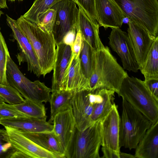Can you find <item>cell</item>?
I'll list each match as a JSON object with an SVG mask.
<instances>
[{"label":"cell","mask_w":158,"mask_h":158,"mask_svg":"<svg viewBox=\"0 0 158 158\" xmlns=\"http://www.w3.org/2000/svg\"><path fill=\"white\" fill-rule=\"evenodd\" d=\"M95 6L96 20L99 27L105 29L121 27L126 17L113 0H95Z\"/></svg>","instance_id":"16"},{"label":"cell","mask_w":158,"mask_h":158,"mask_svg":"<svg viewBox=\"0 0 158 158\" xmlns=\"http://www.w3.org/2000/svg\"><path fill=\"white\" fill-rule=\"evenodd\" d=\"M135 149L136 158H158V121L147 130Z\"/></svg>","instance_id":"20"},{"label":"cell","mask_w":158,"mask_h":158,"mask_svg":"<svg viewBox=\"0 0 158 158\" xmlns=\"http://www.w3.org/2000/svg\"><path fill=\"white\" fill-rule=\"evenodd\" d=\"M78 9V27L82 39L97 50L104 46L99 37V25L92 22L80 7Z\"/></svg>","instance_id":"21"},{"label":"cell","mask_w":158,"mask_h":158,"mask_svg":"<svg viewBox=\"0 0 158 158\" xmlns=\"http://www.w3.org/2000/svg\"><path fill=\"white\" fill-rule=\"evenodd\" d=\"M12 150L5 129L0 131V158H9Z\"/></svg>","instance_id":"34"},{"label":"cell","mask_w":158,"mask_h":158,"mask_svg":"<svg viewBox=\"0 0 158 158\" xmlns=\"http://www.w3.org/2000/svg\"><path fill=\"white\" fill-rule=\"evenodd\" d=\"M77 33V28L69 32L64 36L62 43L72 47L75 41Z\"/></svg>","instance_id":"37"},{"label":"cell","mask_w":158,"mask_h":158,"mask_svg":"<svg viewBox=\"0 0 158 158\" xmlns=\"http://www.w3.org/2000/svg\"><path fill=\"white\" fill-rule=\"evenodd\" d=\"M6 16L7 23L12 30L13 36L20 51L17 57L19 64L22 61L26 62L27 70L37 77H40L41 72L38 58L30 42L20 30L16 20L7 15Z\"/></svg>","instance_id":"13"},{"label":"cell","mask_w":158,"mask_h":158,"mask_svg":"<svg viewBox=\"0 0 158 158\" xmlns=\"http://www.w3.org/2000/svg\"><path fill=\"white\" fill-rule=\"evenodd\" d=\"M5 102L4 100L0 96V104Z\"/></svg>","instance_id":"40"},{"label":"cell","mask_w":158,"mask_h":158,"mask_svg":"<svg viewBox=\"0 0 158 158\" xmlns=\"http://www.w3.org/2000/svg\"><path fill=\"white\" fill-rule=\"evenodd\" d=\"M10 56L7 45L1 31L0 28V83L9 85L6 77V67Z\"/></svg>","instance_id":"29"},{"label":"cell","mask_w":158,"mask_h":158,"mask_svg":"<svg viewBox=\"0 0 158 158\" xmlns=\"http://www.w3.org/2000/svg\"><path fill=\"white\" fill-rule=\"evenodd\" d=\"M125 17L156 37L158 34V0H113Z\"/></svg>","instance_id":"5"},{"label":"cell","mask_w":158,"mask_h":158,"mask_svg":"<svg viewBox=\"0 0 158 158\" xmlns=\"http://www.w3.org/2000/svg\"><path fill=\"white\" fill-rule=\"evenodd\" d=\"M62 0H35L30 8L23 16L36 24L40 14Z\"/></svg>","instance_id":"28"},{"label":"cell","mask_w":158,"mask_h":158,"mask_svg":"<svg viewBox=\"0 0 158 158\" xmlns=\"http://www.w3.org/2000/svg\"><path fill=\"white\" fill-rule=\"evenodd\" d=\"M128 75L104 45L94 54L92 71L89 79L90 90L106 89L118 94L124 79Z\"/></svg>","instance_id":"1"},{"label":"cell","mask_w":158,"mask_h":158,"mask_svg":"<svg viewBox=\"0 0 158 158\" xmlns=\"http://www.w3.org/2000/svg\"><path fill=\"white\" fill-rule=\"evenodd\" d=\"M74 91L61 90L52 91L49 102L50 106V117L48 121L52 123L55 116L70 106Z\"/></svg>","instance_id":"24"},{"label":"cell","mask_w":158,"mask_h":158,"mask_svg":"<svg viewBox=\"0 0 158 158\" xmlns=\"http://www.w3.org/2000/svg\"><path fill=\"white\" fill-rule=\"evenodd\" d=\"M0 116L2 119L29 117L17 109L13 105L5 102L0 104Z\"/></svg>","instance_id":"32"},{"label":"cell","mask_w":158,"mask_h":158,"mask_svg":"<svg viewBox=\"0 0 158 158\" xmlns=\"http://www.w3.org/2000/svg\"><path fill=\"white\" fill-rule=\"evenodd\" d=\"M73 0H63L51 8L56 10V18L52 33L56 45L62 43L64 36L76 28L78 23L79 10Z\"/></svg>","instance_id":"9"},{"label":"cell","mask_w":158,"mask_h":158,"mask_svg":"<svg viewBox=\"0 0 158 158\" xmlns=\"http://www.w3.org/2000/svg\"><path fill=\"white\" fill-rule=\"evenodd\" d=\"M153 124L158 121V98L144 81L128 75L123 80L118 94Z\"/></svg>","instance_id":"3"},{"label":"cell","mask_w":158,"mask_h":158,"mask_svg":"<svg viewBox=\"0 0 158 158\" xmlns=\"http://www.w3.org/2000/svg\"><path fill=\"white\" fill-rule=\"evenodd\" d=\"M115 92L105 89L103 99L94 107L91 117L93 123L97 121L102 120L109 113L115 104Z\"/></svg>","instance_id":"25"},{"label":"cell","mask_w":158,"mask_h":158,"mask_svg":"<svg viewBox=\"0 0 158 158\" xmlns=\"http://www.w3.org/2000/svg\"><path fill=\"white\" fill-rule=\"evenodd\" d=\"M0 124L15 128L23 132L51 131L53 125L46 120L31 117L2 119Z\"/></svg>","instance_id":"18"},{"label":"cell","mask_w":158,"mask_h":158,"mask_svg":"<svg viewBox=\"0 0 158 158\" xmlns=\"http://www.w3.org/2000/svg\"><path fill=\"white\" fill-rule=\"evenodd\" d=\"M8 8L6 0H0V9H5Z\"/></svg>","instance_id":"39"},{"label":"cell","mask_w":158,"mask_h":158,"mask_svg":"<svg viewBox=\"0 0 158 158\" xmlns=\"http://www.w3.org/2000/svg\"><path fill=\"white\" fill-rule=\"evenodd\" d=\"M3 14V12L0 9V18L1 17V15L2 14Z\"/></svg>","instance_id":"42"},{"label":"cell","mask_w":158,"mask_h":158,"mask_svg":"<svg viewBox=\"0 0 158 158\" xmlns=\"http://www.w3.org/2000/svg\"><path fill=\"white\" fill-rule=\"evenodd\" d=\"M2 119V117H1L0 116V120L1 119Z\"/></svg>","instance_id":"43"},{"label":"cell","mask_w":158,"mask_h":158,"mask_svg":"<svg viewBox=\"0 0 158 158\" xmlns=\"http://www.w3.org/2000/svg\"><path fill=\"white\" fill-rule=\"evenodd\" d=\"M152 94L158 98V79H152L144 81Z\"/></svg>","instance_id":"36"},{"label":"cell","mask_w":158,"mask_h":158,"mask_svg":"<svg viewBox=\"0 0 158 158\" xmlns=\"http://www.w3.org/2000/svg\"><path fill=\"white\" fill-rule=\"evenodd\" d=\"M56 46L52 91L61 90L62 83L68 73L72 56V48L70 46L61 43Z\"/></svg>","instance_id":"17"},{"label":"cell","mask_w":158,"mask_h":158,"mask_svg":"<svg viewBox=\"0 0 158 158\" xmlns=\"http://www.w3.org/2000/svg\"><path fill=\"white\" fill-rule=\"evenodd\" d=\"M105 89L74 92L70 105L77 129L82 130L93 123L91 117L95 105L103 99Z\"/></svg>","instance_id":"8"},{"label":"cell","mask_w":158,"mask_h":158,"mask_svg":"<svg viewBox=\"0 0 158 158\" xmlns=\"http://www.w3.org/2000/svg\"><path fill=\"white\" fill-rule=\"evenodd\" d=\"M8 1H10L11 2H14L15 1H22L23 0H8Z\"/></svg>","instance_id":"41"},{"label":"cell","mask_w":158,"mask_h":158,"mask_svg":"<svg viewBox=\"0 0 158 158\" xmlns=\"http://www.w3.org/2000/svg\"><path fill=\"white\" fill-rule=\"evenodd\" d=\"M4 127L13 150L10 158H59L40 146L21 131L10 127Z\"/></svg>","instance_id":"10"},{"label":"cell","mask_w":158,"mask_h":158,"mask_svg":"<svg viewBox=\"0 0 158 158\" xmlns=\"http://www.w3.org/2000/svg\"><path fill=\"white\" fill-rule=\"evenodd\" d=\"M2 129H0V131H1V130H2Z\"/></svg>","instance_id":"44"},{"label":"cell","mask_w":158,"mask_h":158,"mask_svg":"<svg viewBox=\"0 0 158 158\" xmlns=\"http://www.w3.org/2000/svg\"><path fill=\"white\" fill-rule=\"evenodd\" d=\"M89 80L82 72L79 57L76 58L72 56L68 73L62 83L61 90L77 92L89 90Z\"/></svg>","instance_id":"19"},{"label":"cell","mask_w":158,"mask_h":158,"mask_svg":"<svg viewBox=\"0 0 158 158\" xmlns=\"http://www.w3.org/2000/svg\"><path fill=\"white\" fill-rule=\"evenodd\" d=\"M6 77L9 84L16 89L24 99L39 102L49 101L52 89L39 80L32 81L20 71L10 56L8 59Z\"/></svg>","instance_id":"6"},{"label":"cell","mask_w":158,"mask_h":158,"mask_svg":"<svg viewBox=\"0 0 158 158\" xmlns=\"http://www.w3.org/2000/svg\"><path fill=\"white\" fill-rule=\"evenodd\" d=\"M135 158L134 155L130 154L121 152L120 153V158Z\"/></svg>","instance_id":"38"},{"label":"cell","mask_w":158,"mask_h":158,"mask_svg":"<svg viewBox=\"0 0 158 158\" xmlns=\"http://www.w3.org/2000/svg\"><path fill=\"white\" fill-rule=\"evenodd\" d=\"M56 10L51 8L47 9L38 16L36 24L43 31L52 33L56 18Z\"/></svg>","instance_id":"31"},{"label":"cell","mask_w":158,"mask_h":158,"mask_svg":"<svg viewBox=\"0 0 158 158\" xmlns=\"http://www.w3.org/2000/svg\"><path fill=\"white\" fill-rule=\"evenodd\" d=\"M22 132L40 146L56 155L59 158H66L64 151L52 131Z\"/></svg>","instance_id":"22"},{"label":"cell","mask_w":158,"mask_h":158,"mask_svg":"<svg viewBox=\"0 0 158 158\" xmlns=\"http://www.w3.org/2000/svg\"><path fill=\"white\" fill-rule=\"evenodd\" d=\"M13 105L17 109L28 117L47 119L46 110L43 103L25 99L23 102Z\"/></svg>","instance_id":"26"},{"label":"cell","mask_w":158,"mask_h":158,"mask_svg":"<svg viewBox=\"0 0 158 158\" xmlns=\"http://www.w3.org/2000/svg\"><path fill=\"white\" fill-rule=\"evenodd\" d=\"M16 22L31 44L38 58L41 75L45 77L53 70L55 61L56 44L52 33L43 31L23 15Z\"/></svg>","instance_id":"2"},{"label":"cell","mask_w":158,"mask_h":158,"mask_svg":"<svg viewBox=\"0 0 158 158\" xmlns=\"http://www.w3.org/2000/svg\"><path fill=\"white\" fill-rule=\"evenodd\" d=\"M152 123L140 111L122 99V112L120 117V147L135 149Z\"/></svg>","instance_id":"4"},{"label":"cell","mask_w":158,"mask_h":158,"mask_svg":"<svg viewBox=\"0 0 158 158\" xmlns=\"http://www.w3.org/2000/svg\"><path fill=\"white\" fill-rule=\"evenodd\" d=\"M128 24L127 34L139 69L157 37L153 36L132 20H129Z\"/></svg>","instance_id":"15"},{"label":"cell","mask_w":158,"mask_h":158,"mask_svg":"<svg viewBox=\"0 0 158 158\" xmlns=\"http://www.w3.org/2000/svg\"><path fill=\"white\" fill-rule=\"evenodd\" d=\"M78 7H80L90 19L94 23L96 20L95 0H73Z\"/></svg>","instance_id":"33"},{"label":"cell","mask_w":158,"mask_h":158,"mask_svg":"<svg viewBox=\"0 0 158 158\" xmlns=\"http://www.w3.org/2000/svg\"><path fill=\"white\" fill-rule=\"evenodd\" d=\"M52 132L69 158V151L77 129L70 105L57 114L54 117Z\"/></svg>","instance_id":"11"},{"label":"cell","mask_w":158,"mask_h":158,"mask_svg":"<svg viewBox=\"0 0 158 158\" xmlns=\"http://www.w3.org/2000/svg\"><path fill=\"white\" fill-rule=\"evenodd\" d=\"M120 116L115 103L108 114L101 121L102 149L120 156Z\"/></svg>","instance_id":"14"},{"label":"cell","mask_w":158,"mask_h":158,"mask_svg":"<svg viewBox=\"0 0 158 158\" xmlns=\"http://www.w3.org/2000/svg\"><path fill=\"white\" fill-rule=\"evenodd\" d=\"M94 51L82 39V45L79 55L80 64L83 74L89 80L91 74Z\"/></svg>","instance_id":"27"},{"label":"cell","mask_w":158,"mask_h":158,"mask_svg":"<svg viewBox=\"0 0 158 158\" xmlns=\"http://www.w3.org/2000/svg\"><path fill=\"white\" fill-rule=\"evenodd\" d=\"M102 143L101 121L93 122L82 130L77 129L69 158H100Z\"/></svg>","instance_id":"7"},{"label":"cell","mask_w":158,"mask_h":158,"mask_svg":"<svg viewBox=\"0 0 158 158\" xmlns=\"http://www.w3.org/2000/svg\"><path fill=\"white\" fill-rule=\"evenodd\" d=\"M0 96L6 103L12 105L20 103L25 99L16 89L9 84L0 83Z\"/></svg>","instance_id":"30"},{"label":"cell","mask_w":158,"mask_h":158,"mask_svg":"<svg viewBox=\"0 0 158 158\" xmlns=\"http://www.w3.org/2000/svg\"><path fill=\"white\" fill-rule=\"evenodd\" d=\"M139 70L144 75L145 80L158 79V36L152 43Z\"/></svg>","instance_id":"23"},{"label":"cell","mask_w":158,"mask_h":158,"mask_svg":"<svg viewBox=\"0 0 158 158\" xmlns=\"http://www.w3.org/2000/svg\"><path fill=\"white\" fill-rule=\"evenodd\" d=\"M108 37L109 45L120 58L124 69L135 73L139 66L130 42L127 33L119 27L111 28Z\"/></svg>","instance_id":"12"},{"label":"cell","mask_w":158,"mask_h":158,"mask_svg":"<svg viewBox=\"0 0 158 158\" xmlns=\"http://www.w3.org/2000/svg\"><path fill=\"white\" fill-rule=\"evenodd\" d=\"M82 43V38L78 24L77 27V33L72 48V56L76 58L79 57Z\"/></svg>","instance_id":"35"}]
</instances>
